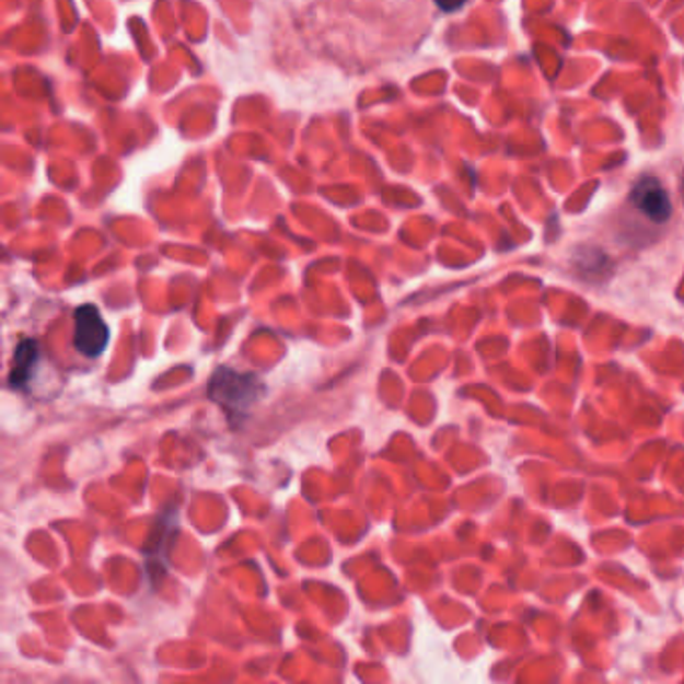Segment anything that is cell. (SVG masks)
I'll return each mask as SVG.
<instances>
[{"label": "cell", "mask_w": 684, "mask_h": 684, "mask_svg": "<svg viewBox=\"0 0 684 684\" xmlns=\"http://www.w3.org/2000/svg\"><path fill=\"white\" fill-rule=\"evenodd\" d=\"M36 358H38L36 341L24 339L23 344L14 351V363H12L11 375H9L12 387H23L31 380Z\"/></svg>", "instance_id": "cell-4"}, {"label": "cell", "mask_w": 684, "mask_h": 684, "mask_svg": "<svg viewBox=\"0 0 684 684\" xmlns=\"http://www.w3.org/2000/svg\"><path fill=\"white\" fill-rule=\"evenodd\" d=\"M466 0H436V4L442 9V11H457Z\"/></svg>", "instance_id": "cell-5"}, {"label": "cell", "mask_w": 684, "mask_h": 684, "mask_svg": "<svg viewBox=\"0 0 684 684\" xmlns=\"http://www.w3.org/2000/svg\"><path fill=\"white\" fill-rule=\"evenodd\" d=\"M257 390H259L257 378L231 372V370L223 368L213 375V380L209 384V397L231 414L233 411L240 414L241 409H250L253 402L257 399L259 396Z\"/></svg>", "instance_id": "cell-1"}, {"label": "cell", "mask_w": 684, "mask_h": 684, "mask_svg": "<svg viewBox=\"0 0 684 684\" xmlns=\"http://www.w3.org/2000/svg\"><path fill=\"white\" fill-rule=\"evenodd\" d=\"M630 201L635 204L642 216L649 217L650 221H654V223H664L673 211L669 193L654 177H645V179L638 181L635 189L630 193Z\"/></svg>", "instance_id": "cell-3"}, {"label": "cell", "mask_w": 684, "mask_h": 684, "mask_svg": "<svg viewBox=\"0 0 684 684\" xmlns=\"http://www.w3.org/2000/svg\"><path fill=\"white\" fill-rule=\"evenodd\" d=\"M108 325L95 305L86 303L74 312V348L86 358L101 356L108 344Z\"/></svg>", "instance_id": "cell-2"}]
</instances>
